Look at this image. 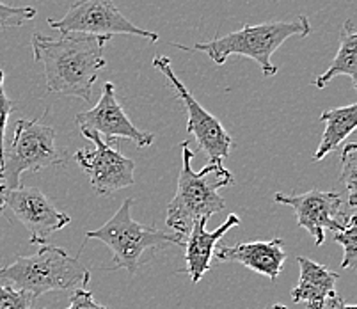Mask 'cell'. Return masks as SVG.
Returning <instances> with one entry per match:
<instances>
[{"label":"cell","instance_id":"obj_15","mask_svg":"<svg viewBox=\"0 0 357 309\" xmlns=\"http://www.w3.org/2000/svg\"><path fill=\"white\" fill-rule=\"evenodd\" d=\"M297 262L301 276L297 286L291 289V302L294 304L303 302L307 309H324L326 304L337 297V272L304 256L297 258Z\"/></svg>","mask_w":357,"mask_h":309},{"label":"cell","instance_id":"obj_8","mask_svg":"<svg viewBox=\"0 0 357 309\" xmlns=\"http://www.w3.org/2000/svg\"><path fill=\"white\" fill-rule=\"evenodd\" d=\"M155 70L160 71L169 82L171 89L174 91L180 102L183 103L187 109V116H189V123H187V133L194 135L203 149L204 155L208 157L210 164H222L224 158L229 157V151L233 148V139L229 132L224 128L222 123L204 109L199 102L192 96L185 84L174 73L173 66H171V59L165 55H155L153 57Z\"/></svg>","mask_w":357,"mask_h":309},{"label":"cell","instance_id":"obj_20","mask_svg":"<svg viewBox=\"0 0 357 309\" xmlns=\"http://www.w3.org/2000/svg\"><path fill=\"white\" fill-rule=\"evenodd\" d=\"M38 15L34 8H16L0 2V29L22 27Z\"/></svg>","mask_w":357,"mask_h":309},{"label":"cell","instance_id":"obj_22","mask_svg":"<svg viewBox=\"0 0 357 309\" xmlns=\"http://www.w3.org/2000/svg\"><path fill=\"white\" fill-rule=\"evenodd\" d=\"M32 301L34 299L31 295L0 285V309H29Z\"/></svg>","mask_w":357,"mask_h":309},{"label":"cell","instance_id":"obj_10","mask_svg":"<svg viewBox=\"0 0 357 309\" xmlns=\"http://www.w3.org/2000/svg\"><path fill=\"white\" fill-rule=\"evenodd\" d=\"M279 204L294 208L297 224L314 239V246L326 242V231H342L350 213L343 208L342 194L333 190H310L304 194H274Z\"/></svg>","mask_w":357,"mask_h":309},{"label":"cell","instance_id":"obj_16","mask_svg":"<svg viewBox=\"0 0 357 309\" xmlns=\"http://www.w3.org/2000/svg\"><path fill=\"white\" fill-rule=\"evenodd\" d=\"M320 121L326 123V130H324L322 141L313 155L314 162H322L329 153L340 148V144L356 130L357 105L352 103V105L326 110L320 116Z\"/></svg>","mask_w":357,"mask_h":309},{"label":"cell","instance_id":"obj_23","mask_svg":"<svg viewBox=\"0 0 357 309\" xmlns=\"http://www.w3.org/2000/svg\"><path fill=\"white\" fill-rule=\"evenodd\" d=\"M66 309H110L107 306L98 304L93 299V294L86 288H77L73 289V294L70 297V306Z\"/></svg>","mask_w":357,"mask_h":309},{"label":"cell","instance_id":"obj_24","mask_svg":"<svg viewBox=\"0 0 357 309\" xmlns=\"http://www.w3.org/2000/svg\"><path fill=\"white\" fill-rule=\"evenodd\" d=\"M329 304H331V308H333V309H357L356 306L345 304V301H343V297H340V295H337L336 299H333V301H331Z\"/></svg>","mask_w":357,"mask_h":309},{"label":"cell","instance_id":"obj_1","mask_svg":"<svg viewBox=\"0 0 357 309\" xmlns=\"http://www.w3.org/2000/svg\"><path fill=\"white\" fill-rule=\"evenodd\" d=\"M109 41L110 36L48 38L36 32L31 43L32 55L36 63L43 64L47 89L89 103L98 73L107 66L103 48Z\"/></svg>","mask_w":357,"mask_h":309},{"label":"cell","instance_id":"obj_3","mask_svg":"<svg viewBox=\"0 0 357 309\" xmlns=\"http://www.w3.org/2000/svg\"><path fill=\"white\" fill-rule=\"evenodd\" d=\"M91 272L64 249L50 243L40 246L31 256H16L15 262L0 269V285L24 292L32 299L48 292H73L87 288Z\"/></svg>","mask_w":357,"mask_h":309},{"label":"cell","instance_id":"obj_14","mask_svg":"<svg viewBox=\"0 0 357 309\" xmlns=\"http://www.w3.org/2000/svg\"><path fill=\"white\" fill-rule=\"evenodd\" d=\"M236 226H240V217L236 213H231L213 231H206V219H199L194 223L192 229L183 240L185 262H187L185 272L190 276L192 282H199L203 276L212 269L217 243L231 227Z\"/></svg>","mask_w":357,"mask_h":309},{"label":"cell","instance_id":"obj_25","mask_svg":"<svg viewBox=\"0 0 357 309\" xmlns=\"http://www.w3.org/2000/svg\"><path fill=\"white\" fill-rule=\"evenodd\" d=\"M4 204H6V187L4 185H0V213L4 211Z\"/></svg>","mask_w":357,"mask_h":309},{"label":"cell","instance_id":"obj_13","mask_svg":"<svg viewBox=\"0 0 357 309\" xmlns=\"http://www.w3.org/2000/svg\"><path fill=\"white\" fill-rule=\"evenodd\" d=\"M284 242L272 239L268 242H245L236 246H220L213 256L219 263H240L259 276L278 281L281 269L287 262Z\"/></svg>","mask_w":357,"mask_h":309},{"label":"cell","instance_id":"obj_4","mask_svg":"<svg viewBox=\"0 0 357 309\" xmlns=\"http://www.w3.org/2000/svg\"><path fill=\"white\" fill-rule=\"evenodd\" d=\"M311 34V24L307 16H298L294 20L265 22L259 25H245L240 31L219 36L206 43H196L192 50L203 52L217 64L222 66L231 55L249 57L261 68L263 77L278 75V66L272 63V55L275 54L287 40L298 36L307 38Z\"/></svg>","mask_w":357,"mask_h":309},{"label":"cell","instance_id":"obj_17","mask_svg":"<svg viewBox=\"0 0 357 309\" xmlns=\"http://www.w3.org/2000/svg\"><path fill=\"white\" fill-rule=\"evenodd\" d=\"M337 75H345L352 80L354 87L357 86V27L354 20H347L343 24L336 57H334L329 70L314 77L313 86L318 89H324Z\"/></svg>","mask_w":357,"mask_h":309},{"label":"cell","instance_id":"obj_12","mask_svg":"<svg viewBox=\"0 0 357 309\" xmlns=\"http://www.w3.org/2000/svg\"><path fill=\"white\" fill-rule=\"evenodd\" d=\"M77 125L79 128L98 133L109 144H112L116 139H126L134 142L137 148H149L155 142V133L144 132L130 121L112 82L103 86L102 96L93 109L77 114Z\"/></svg>","mask_w":357,"mask_h":309},{"label":"cell","instance_id":"obj_21","mask_svg":"<svg viewBox=\"0 0 357 309\" xmlns=\"http://www.w3.org/2000/svg\"><path fill=\"white\" fill-rule=\"evenodd\" d=\"M16 103L9 98L4 91V71L0 70V164H2V157H4V137H6V126H8V119L11 112L15 110Z\"/></svg>","mask_w":357,"mask_h":309},{"label":"cell","instance_id":"obj_2","mask_svg":"<svg viewBox=\"0 0 357 309\" xmlns=\"http://www.w3.org/2000/svg\"><path fill=\"white\" fill-rule=\"evenodd\" d=\"M180 148L183 165L178 176L176 194L167 204L165 223L174 235L185 240L196 220H208L226 208V201L219 190L235 183V178L222 164H208L201 171H194L190 165L194 151L189 148V142H181Z\"/></svg>","mask_w":357,"mask_h":309},{"label":"cell","instance_id":"obj_5","mask_svg":"<svg viewBox=\"0 0 357 309\" xmlns=\"http://www.w3.org/2000/svg\"><path fill=\"white\" fill-rule=\"evenodd\" d=\"M132 204L134 199L123 201L109 223L95 231H87L86 240L105 243L114 256V269H125L130 276H135L146 263V250L165 249L169 246L183 247V240L174 233H162L157 227L137 223L132 217Z\"/></svg>","mask_w":357,"mask_h":309},{"label":"cell","instance_id":"obj_19","mask_svg":"<svg viewBox=\"0 0 357 309\" xmlns=\"http://www.w3.org/2000/svg\"><path fill=\"white\" fill-rule=\"evenodd\" d=\"M334 240L343 246V269H350L357 263V216L356 211L350 213L345 227L334 233Z\"/></svg>","mask_w":357,"mask_h":309},{"label":"cell","instance_id":"obj_6","mask_svg":"<svg viewBox=\"0 0 357 309\" xmlns=\"http://www.w3.org/2000/svg\"><path fill=\"white\" fill-rule=\"evenodd\" d=\"M66 158L55 142V130L38 119H18L15 135L0 164V180L8 190L20 187L24 172H41L50 167H64Z\"/></svg>","mask_w":357,"mask_h":309},{"label":"cell","instance_id":"obj_18","mask_svg":"<svg viewBox=\"0 0 357 309\" xmlns=\"http://www.w3.org/2000/svg\"><path fill=\"white\" fill-rule=\"evenodd\" d=\"M342 181L349 192L350 211L357 206V144L349 142L342 151Z\"/></svg>","mask_w":357,"mask_h":309},{"label":"cell","instance_id":"obj_7","mask_svg":"<svg viewBox=\"0 0 357 309\" xmlns=\"http://www.w3.org/2000/svg\"><path fill=\"white\" fill-rule=\"evenodd\" d=\"M48 25L61 36H112L128 34L158 41L157 32L146 31L130 22L114 4V0H77L61 20L48 18Z\"/></svg>","mask_w":357,"mask_h":309},{"label":"cell","instance_id":"obj_26","mask_svg":"<svg viewBox=\"0 0 357 309\" xmlns=\"http://www.w3.org/2000/svg\"><path fill=\"white\" fill-rule=\"evenodd\" d=\"M271 309H287V306H283V304H275V306H272Z\"/></svg>","mask_w":357,"mask_h":309},{"label":"cell","instance_id":"obj_9","mask_svg":"<svg viewBox=\"0 0 357 309\" xmlns=\"http://www.w3.org/2000/svg\"><path fill=\"white\" fill-rule=\"evenodd\" d=\"M82 137L95 144V149H80L75 153V162L89 178L91 187L100 196H112L118 190L135 183V162L119 153L114 144L103 141L98 133L80 128Z\"/></svg>","mask_w":357,"mask_h":309},{"label":"cell","instance_id":"obj_11","mask_svg":"<svg viewBox=\"0 0 357 309\" xmlns=\"http://www.w3.org/2000/svg\"><path fill=\"white\" fill-rule=\"evenodd\" d=\"M4 210H9L18 223L24 224L32 246H43L52 235L71 223V217L61 211L43 190L36 187L6 188Z\"/></svg>","mask_w":357,"mask_h":309}]
</instances>
